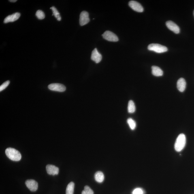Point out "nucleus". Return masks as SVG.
Returning <instances> with one entry per match:
<instances>
[{
	"label": "nucleus",
	"instance_id": "obj_20",
	"mask_svg": "<svg viewBox=\"0 0 194 194\" xmlns=\"http://www.w3.org/2000/svg\"><path fill=\"white\" fill-rule=\"evenodd\" d=\"M81 194H94V192L89 186H86Z\"/></svg>",
	"mask_w": 194,
	"mask_h": 194
},
{
	"label": "nucleus",
	"instance_id": "obj_4",
	"mask_svg": "<svg viewBox=\"0 0 194 194\" xmlns=\"http://www.w3.org/2000/svg\"><path fill=\"white\" fill-rule=\"evenodd\" d=\"M102 36L105 39L111 42H117L119 40L118 37L115 34L110 31H107L105 32Z\"/></svg>",
	"mask_w": 194,
	"mask_h": 194
},
{
	"label": "nucleus",
	"instance_id": "obj_8",
	"mask_svg": "<svg viewBox=\"0 0 194 194\" xmlns=\"http://www.w3.org/2000/svg\"><path fill=\"white\" fill-rule=\"evenodd\" d=\"M25 184L30 191L35 192L38 189V183L34 180H27L25 182Z\"/></svg>",
	"mask_w": 194,
	"mask_h": 194
},
{
	"label": "nucleus",
	"instance_id": "obj_9",
	"mask_svg": "<svg viewBox=\"0 0 194 194\" xmlns=\"http://www.w3.org/2000/svg\"><path fill=\"white\" fill-rule=\"evenodd\" d=\"M166 26L171 31L175 33L178 34L180 33V29L179 26L176 24L171 21H169L166 23Z\"/></svg>",
	"mask_w": 194,
	"mask_h": 194
},
{
	"label": "nucleus",
	"instance_id": "obj_3",
	"mask_svg": "<svg viewBox=\"0 0 194 194\" xmlns=\"http://www.w3.org/2000/svg\"><path fill=\"white\" fill-rule=\"evenodd\" d=\"M148 49L158 53H163L167 52L168 50L167 47L158 44H150L148 46Z\"/></svg>",
	"mask_w": 194,
	"mask_h": 194
},
{
	"label": "nucleus",
	"instance_id": "obj_14",
	"mask_svg": "<svg viewBox=\"0 0 194 194\" xmlns=\"http://www.w3.org/2000/svg\"><path fill=\"white\" fill-rule=\"evenodd\" d=\"M152 73L154 76L156 77L162 76L163 72L159 67L156 66H152Z\"/></svg>",
	"mask_w": 194,
	"mask_h": 194
},
{
	"label": "nucleus",
	"instance_id": "obj_25",
	"mask_svg": "<svg viewBox=\"0 0 194 194\" xmlns=\"http://www.w3.org/2000/svg\"><path fill=\"white\" fill-rule=\"evenodd\" d=\"M193 15H194V10L193 11Z\"/></svg>",
	"mask_w": 194,
	"mask_h": 194
},
{
	"label": "nucleus",
	"instance_id": "obj_12",
	"mask_svg": "<svg viewBox=\"0 0 194 194\" xmlns=\"http://www.w3.org/2000/svg\"><path fill=\"white\" fill-rule=\"evenodd\" d=\"M21 14L20 13L16 12L14 14L7 16L5 19L4 22L5 24L8 23L9 22H14L18 20L20 17Z\"/></svg>",
	"mask_w": 194,
	"mask_h": 194
},
{
	"label": "nucleus",
	"instance_id": "obj_24",
	"mask_svg": "<svg viewBox=\"0 0 194 194\" xmlns=\"http://www.w3.org/2000/svg\"><path fill=\"white\" fill-rule=\"evenodd\" d=\"M9 1L11 2H15L17 1V0H11V1Z\"/></svg>",
	"mask_w": 194,
	"mask_h": 194
},
{
	"label": "nucleus",
	"instance_id": "obj_1",
	"mask_svg": "<svg viewBox=\"0 0 194 194\" xmlns=\"http://www.w3.org/2000/svg\"><path fill=\"white\" fill-rule=\"evenodd\" d=\"M5 153L7 157L13 161H18L21 159V154L15 149L7 148L5 151Z\"/></svg>",
	"mask_w": 194,
	"mask_h": 194
},
{
	"label": "nucleus",
	"instance_id": "obj_17",
	"mask_svg": "<svg viewBox=\"0 0 194 194\" xmlns=\"http://www.w3.org/2000/svg\"><path fill=\"white\" fill-rule=\"evenodd\" d=\"M128 110L129 113H133L135 112V107L132 100H130L128 103Z\"/></svg>",
	"mask_w": 194,
	"mask_h": 194
},
{
	"label": "nucleus",
	"instance_id": "obj_23",
	"mask_svg": "<svg viewBox=\"0 0 194 194\" xmlns=\"http://www.w3.org/2000/svg\"><path fill=\"white\" fill-rule=\"evenodd\" d=\"M10 82V81H6L4 82L0 86V91L1 92L4 90L9 85Z\"/></svg>",
	"mask_w": 194,
	"mask_h": 194
},
{
	"label": "nucleus",
	"instance_id": "obj_6",
	"mask_svg": "<svg viewBox=\"0 0 194 194\" xmlns=\"http://www.w3.org/2000/svg\"><path fill=\"white\" fill-rule=\"evenodd\" d=\"M90 22L89 14L86 11H82L81 13L80 17V24L81 26H83Z\"/></svg>",
	"mask_w": 194,
	"mask_h": 194
},
{
	"label": "nucleus",
	"instance_id": "obj_13",
	"mask_svg": "<svg viewBox=\"0 0 194 194\" xmlns=\"http://www.w3.org/2000/svg\"><path fill=\"white\" fill-rule=\"evenodd\" d=\"M186 87V82L185 79L181 78L179 79L177 83V87L179 91L183 92L185 90Z\"/></svg>",
	"mask_w": 194,
	"mask_h": 194
},
{
	"label": "nucleus",
	"instance_id": "obj_15",
	"mask_svg": "<svg viewBox=\"0 0 194 194\" xmlns=\"http://www.w3.org/2000/svg\"><path fill=\"white\" fill-rule=\"evenodd\" d=\"M95 180L97 182L102 183L104 179V176L101 171H99L96 172L95 174Z\"/></svg>",
	"mask_w": 194,
	"mask_h": 194
},
{
	"label": "nucleus",
	"instance_id": "obj_7",
	"mask_svg": "<svg viewBox=\"0 0 194 194\" xmlns=\"http://www.w3.org/2000/svg\"><path fill=\"white\" fill-rule=\"evenodd\" d=\"M129 5L134 11L138 12H142L144 8L138 2L131 1L129 2Z\"/></svg>",
	"mask_w": 194,
	"mask_h": 194
},
{
	"label": "nucleus",
	"instance_id": "obj_19",
	"mask_svg": "<svg viewBox=\"0 0 194 194\" xmlns=\"http://www.w3.org/2000/svg\"><path fill=\"white\" fill-rule=\"evenodd\" d=\"M127 122L129 126L130 129L133 130L136 127V124L135 120H134L132 119L129 118L127 120Z\"/></svg>",
	"mask_w": 194,
	"mask_h": 194
},
{
	"label": "nucleus",
	"instance_id": "obj_10",
	"mask_svg": "<svg viewBox=\"0 0 194 194\" xmlns=\"http://www.w3.org/2000/svg\"><path fill=\"white\" fill-rule=\"evenodd\" d=\"M102 59V56L101 55L98 51L97 49L95 48L92 52L91 59L95 62L96 63H100Z\"/></svg>",
	"mask_w": 194,
	"mask_h": 194
},
{
	"label": "nucleus",
	"instance_id": "obj_2",
	"mask_svg": "<svg viewBox=\"0 0 194 194\" xmlns=\"http://www.w3.org/2000/svg\"><path fill=\"white\" fill-rule=\"evenodd\" d=\"M186 143L185 135L184 134H180L178 135L175 142L174 148L177 152H180L185 147Z\"/></svg>",
	"mask_w": 194,
	"mask_h": 194
},
{
	"label": "nucleus",
	"instance_id": "obj_5",
	"mask_svg": "<svg viewBox=\"0 0 194 194\" xmlns=\"http://www.w3.org/2000/svg\"><path fill=\"white\" fill-rule=\"evenodd\" d=\"M48 87L49 89L52 91L59 92H63L65 91L66 87L63 84L54 83L49 84Z\"/></svg>",
	"mask_w": 194,
	"mask_h": 194
},
{
	"label": "nucleus",
	"instance_id": "obj_21",
	"mask_svg": "<svg viewBox=\"0 0 194 194\" xmlns=\"http://www.w3.org/2000/svg\"><path fill=\"white\" fill-rule=\"evenodd\" d=\"M36 15L39 20L44 19L45 18V14L44 12L40 10H39L37 11Z\"/></svg>",
	"mask_w": 194,
	"mask_h": 194
},
{
	"label": "nucleus",
	"instance_id": "obj_22",
	"mask_svg": "<svg viewBox=\"0 0 194 194\" xmlns=\"http://www.w3.org/2000/svg\"><path fill=\"white\" fill-rule=\"evenodd\" d=\"M144 190L140 188H135L132 192V194H144Z\"/></svg>",
	"mask_w": 194,
	"mask_h": 194
},
{
	"label": "nucleus",
	"instance_id": "obj_18",
	"mask_svg": "<svg viewBox=\"0 0 194 194\" xmlns=\"http://www.w3.org/2000/svg\"><path fill=\"white\" fill-rule=\"evenodd\" d=\"M50 9H52V12H53L52 16H54L58 21H61L62 19L61 17L60 16L59 13L58 12L57 9L55 7L53 6L51 7Z\"/></svg>",
	"mask_w": 194,
	"mask_h": 194
},
{
	"label": "nucleus",
	"instance_id": "obj_11",
	"mask_svg": "<svg viewBox=\"0 0 194 194\" xmlns=\"http://www.w3.org/2000/svg\"><path fill=\"white\" fill-rule=\"evenodd\" d=\"M46 170L49 175L52 176L58 175L59 173V169L55 166L49 164L46 165Z\"/></svg>",
	"mask_w": 194,
	"mask_h": 194
},
{
	"label": "nucleus",
	"instance_id": "obj_16",
	"mask_svg": "<svg viewBox=\"0 0 194 194\" xmlns=\"http://www.w3.org/2000/svg\"><path fill=\"white\" fill-rule=\"evenodd\" d=\"M75 187V183L73 182H71L68 185L66 194H73Z\"/></svg>",
	"mask_w": 194,
	"mask_h": 194
}]
</instances>
